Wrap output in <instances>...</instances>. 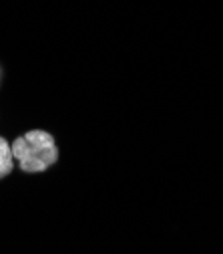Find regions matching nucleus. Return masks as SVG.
<instances>
[{
  "label": "nucleus",
  "mask_w": 223,
  "mask_h": 254,
  "mask_svg": "<svg viewBox=\"0 0 223 254\" xmlns=\"http://www.w3.org/2000/svg\"><path fill=\"white\" fill-rule=\"evenodd\" d=\"M12 155L18 168L26 174H41L52 168L58 160V147L54 137L45 129H33L16 137L12 143Z\"/></svg>",
  "instance_id": "nucleus-1"
},
{
  "label": "nucleus",
  "mask_w": 223,
  "mask_h": 254,
  "mask_svg": "<svg viewBox=\"0 0 223 254\" xmlns=\"http://www.w3.org/2000/svg\"><path fill=\"white\" fill-rule=\"evenodd\" d=\"M12 170H14L12 147L4 137H0V180H4L6 176H10Z\"/></svg>",
  "instance_id": "nucleus-2"
}]
</instances>
